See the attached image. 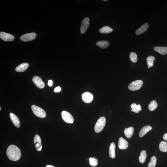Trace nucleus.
Returning <instances> with one entry per match:
<instances>
[{
	"instance_id": "obj_28",
	"label": "nucleus",
	"mask_w": 167,
	"mask_h": 167,
	"mask_svg": "<svg viewBox=\"0 0 167 167\" xmlns=\"http://www.w3.org/2000/svg\"><path fill=\"white\" fill-rule=\"evenodd\" d=\"M90 165L92 167H95L98 164V160L97 158L91 157L89 158Z\"/></svg>"
},
{
	"instance_id": "obj_1",
	"label": "nucleus",
	"mask_w": 167,
	"mask_h": 167,
	"mask_svg": "<svg viewBox=\"0 0 167 167\" xmlns=\"http://www.w3.org/2000/svg\"><path fill=\"white\" fill-rule=\"evenodd\" d=\"M7 155L8 158L10 160L18 161L21 157V151L19 148L15 145H10L7 148Z\"/></svg>"
},
{
	"instance_id": "obj_6",
	"label": "nucleus",
	"mask_w": 167,
	"mask_h": 167,
	"mask_svg": "<svg viewBox=\"0 0 167 167\" xmlns=\"http://www.w3.org/2000/svg\"><path fill=\"white\" fill-rule=\"evenodd\" d=\"M36 37V34L34 33H27L21 36L20 39L21 41L27 42L32 41L35 39Z\"/></svg>"
},
{
	"instance_id": "obj_2",
	"label": "nucleus",
	"mask_w": 167,
	"mask_h": 167,
	"mask_svg": "<svg viewBox=\"0 0 167 167\" xmlns=\"http://www.w3.org/2000/svg\"><path fill=\"white\" fill-rule=\"evenodd\" d=\"M106 123L105 118L101 117L99 118L95 125L94 130L96 133L101 132L104 128Z\"/></svg>"
},
{
	"instance_id": "obj_35",
	"label": "nucleus",
	"mask_w": 167,
	"mask_h": 167,
	"mask_svg": "<svg viewBox=\"0 0 167 167\" xmlns=\"http://www.w3.org/2000/svg\"><path fill=\"white\" fill-rule=\"evenodd\" d=\"M148 68H149L150 67H149V66H148Z\"/></svg>"
},
{
	"instance_id": "obj_21",
	"label": "nucleus",
	"mask_w": 167,
	"mask_h": 167,
	"mask_svg": "<svg viewBox=\"0 0 167 167\" xmlns=\"http://www.w3.org/2000/svg\"><path fill=\"white\" fill-rule=\"evenodd\" d=\"M113 31V29L108 26L102 27V28L100 29L99 31L100 33L103 34H109V33L112 32Z\"/></svg>"
},
{
	"instance_id": "obj_9",
	"label": "nucleus",
	"mask_w": 167,
	"mask_h": 167,
	"mask_svg": "<svg viewBox=\"0 0 167 167\" xmlns=\"http://www.w3.org/2000/svg\"><path fill=\"white\" fill-rule=\"evenodd\" d=\"M33 81L36 85L37 87L39 89L44 88L45 86V84L43 81L41 77L35 76L33 78Z\"/></svg>"
},
{
	"instance_id": "obj_15",
	"label": "nucleus",
	"mask_w": 167,
	"mask_h": 167,
	"mask_svg": "<svg viewBox=\"0 0 167 167\" xmlns=\"http://www.w3.org/2000/svg\"><path fill=\"white\" fill-rule=\"evenodd\" d=\"M116 145L114 142L111 143L109 149V156L112 158L114 159L116 158Z\"/></svg>"
},
{
	"instance_id": "obj_29",
	"label": "nucleus",
	"mask_w": 167,
	"mask_h": 167,
	"mask_svg": "<svg viewBox=\"0 0 167 167\" xmlns=\"http://www.w3.org/2000/svg\"><path fill=\"white\" fill-rule=\"evenodd\" d=\"M130 60L133 63H136L137 60V55L136 53L134 52H132L130 53Z\"/></svg>"
},
{
	"instance_id": "obj_14",
	"label": "nucleus",
	"mask_w": 167,
	"mask_h": 167,
	"mask_svg": "<svg viewBox=\"0 0 167 167\" xmlns=\"http://www.w3.org/2000/svg\"><path fill=\"white\" fill-rule=\"evenodd\" d=\"M29 64L28 63H23L16 67V71L18 72H23L25 71L28 68Z\"/></svg>"
},
{
	"instance_id": "obj_33",
	"label": "nucleus",
	"mask_w": 167,
	"mask_h": 167,
	"mask_svg": "<svg viewBox=\"0 0 167 167\" xmlns=\"http://www.w3.org/2000/svg\"><path fill=\"white\" fill-rule=\"evenodd\" d=\"M46 167H55L53 165H47Z\"/></svg>"
},
{
	"instance_id": "obj_7",
	"label": "nucleus",
	"mask_w": 167,
	"mask_h": 167,
	"mask_svg": "<svg viewBox=\"0 0 167 167\" xmlns=\"http://www.w3.org/2000/svg\"><path fill=\"white\" fill-rule=\"evenodd\" d=\"M90 21L89 18L87 17L85 18L82 21L80 30V32L82 34H84L87 31L89 28Z\"/></svg>"
},
{
	"instance_id": "obj_18",
	"label": "nucleus",
	"mask_w": 167,
	"mask_h": 167,
	"mask_svg": "<svg viewBox=\"0 0 167 167\" xmlns=\"http://www.w3.org/2000/svg\"><path fill=\"white\" fill-rule=\"evenodd\" d=\"M154 50L162 55L167 54V47H156L153 48Z\"/></svg>"
},
{
	"instance_id": "obj_3",
	"label": "nucleus",
	"mask_w": 167,
	"mask_h": 167,
	"mask_svg": "<svg viewBox=\"0 0 167 167\" xmlns=\"http://www.w3.org/2000/svg\"><path fill=\"white\" fill-rule=\"evenodd\" d=\"M31 109L34 114L38 117L44 118L46 116L45 112L41 107L33 105L31 106Z\"/></svg>"
},
{
	"instance_id": "obj_31",
	"label": "nucleus",
	"mask_w": 167,
	"mask_h": 167,
	"mask_svg": "<svg viewBox=\"0 0 167 167\" xmlns=\"http://www.w3.org/2000/svg\"><path fill=\"white\" fill-rule=\"evenodd\" d=\"M48 85L49 86H51L53 85V82L51 80H49L48 81Z\"/></svg>"
},
{
	"instance_id": "obj_20",
	"label": "nucleus",
	"mask_w": 167,
	"mask_h": 167,
	"mask_svg": "<svg viewBox=\"0 0 167 167\" xmlns=\"http://www.w3.org/2000/svg\"><path fill=\"white\" fill-rule=\"evenodd\" d=\"M96 45L102 48L105 49L109 46V43L107 41H99L96 43Z\"/></svg>"
},
{
	"instance_id": "obj_4",
	"label": "nucleus",
	"mask_w": 167,
	"mask_h": 167,
	"mask_svg": "<svg viewBox=\"0 0 167 167\" xmlns=\"http://www.w3.org/2000/svg\"><path fill=\"white\" fill-rule=\"evenodd\" d=\"M143 83V81L142 80H135L129 84L128 88L129 90L131 91L138 90L142 87Z\"/></svg>"
},
{
	"instance_id": "obj_30",
	"label": "nucleus",
	"mask_w": 167,
	"mask_h": 167,
	"mask_svg": "<svg viewBox=\"0 0 167 167\" xmlns=\"http://www.w3.org/2000/svg\"><path fill=\"white\" fill-rule=\"evenodd\" d=\"M61 90V87L60 86H58L56 87L55 89H54V91L55 92H60V91Z\"/></svg>"
},
{
	"instance_id": "obj_24",
	"label": "nucleus",
	"mask_w": 167,
	"mask_h": 167,
	"mask_svg": "<svg viewBox=\"0 0 167 167\" xmlns=\"http://www.w3.org/2000/svg\"><path fill=\"white\" fill-rule=\"evenodd\" d=\"M158 104L156 101L153 100L151 102L148 106L149 110L150 111H153L157 107Z\"/></svg>"
},
{
	"instance_id": "obj_17",
	"label": "nucleus",
	"mask_w": 167,
	"mask_h": 167,
	"mask_svg": "<svg viewBox=\"0 0 167 167\" xmlns=\"http://www.w3.org/2000/svg\"><path fill=\"white\" fill-rule=\"evenodd\" d=\"M149 25L147 23L144 24L142 26L139 28L136 31V35H139L145 32L147 30L149 27Z\"/></svg>"
},
{
	"instance_id": "obj_19",
	"label": "nucleus",
	"mask_w": 167,
	"mask_h": 167,
	"mask_svg": "<svg viewBox=\"0 0 167 167\" xmlns=\"http://www.w3.org/2000/svg\"><path fill=\"white\" fill-rule=\"evenodd\" d=\"M134 129L132 127H130L125 129L124 130V133L125 136L128 138H130L133 135Z\"/></svg>"
},
{
	"instance_id": "obj_22",
	"label": "nucleus",
	"mask_w": 167,
	"mask_h": 167,
	"mask_svg": "<svg viewBox=\"0 0 167 167\" xmlns=\"http://www.w3.org/2000/svg\"><path fill=\"white\" fill-rule=\"evenodd\" d=\"M131 107L132 108L131 110L136 113H138L139 111H141L142 110V107L140 105H137L136 103H134L131 105Z\"/></svg>"
},
{
	"instance_id": "obj_13",
	"label": "nucleus",
	"mask_w": 167,
	"mask_h": 167,
	"mask_svg": "<svg viewBox=\"0 0 167 167\" xmlns=\"http://www.w3.org/2000/svg\"><path fill=\"white\" fill-rule=\"evenodd\" d=\"M129 146V143L123 138H119L118 142V146L119 149H127Z\"/></svg>"
},
{
	"instance_id": "obj_12",
	"label": "nucleus",
	"mask_w": 167,
	"mask_h": 167,
	"mask_svg": "<svg viewBox=\"0 0 167 167\" xmlns=\"http://www.w3.org/2000/svg\"><path fill=\"white\" fill-rule=\"evenodd\" d=\"M10 118L14 125L17 128L20 127V122L18 118L15 114L12 113H10Z\"/></svg>"
},
{
	"instance_id": "obj_10",
	"label": "nucleus",
	"mask_w": 167,
	"mask_h": 167,
	"mask_svg": "<svg viewBox=\"0 0 167 167\" xmlns=\"http://www.w3.org/2000/svg\"><path fill=\"white\" fill-rule=\"evenodd\" d=\"M34 142L36 149L39 151H41L42 148L41 140L39 135L37 134L34 138Z\"/></svg>"
},
{
	"instance_id": "obj_8",
	"label": "nucleus",
	"mask_w": 167,
	"mask_h": 167,
	"mask_svg": "<svg viewBox=\"0 0 167 167\" xmlns=\"http://www.w3.org/2000/svg\"><path fill=\"white\" fill-rule=\"evenodd\" d=\"M81 96L82 100L86 103H91L93 99V95L88 92L83 93Z\"/></svg>"
},
{
	"instance_id": "obj_11",
	"label": "nucleus",
	"mask_w": 167,
	"mask_h": 167,
	"mask_svg": "<svg viewBox=\"0 0 167 167\" xmlns=\"http://www.w3.org/2000/svg\"><path fill=\"white\" fill-rule=\"evenodd\" d=\"M0 37L1 39L5 41H12L14 39L13 35L3 32L0 33Z\"/></svg>"
},
{
	"instance_id": "obj_32",
	"label": "nucleus",
	"mask_w": 167,
	"mask_h": 167,
	"mask_svg": "<svg viewBox=\"0 0 167 167\" xmlns=\"http://www.w3.org/2000/svg\"><path fill=\"white\" fill-rule=\"evenodd\" d=\"M163 138L164 140L167 141V133L165 134L164 135H163Z\"/></svg>"
},
{
	"instance_id": "obj_27",
	"label": "nucleus",
	"mask_w": 167,
	"mask_h": 167,
	"mask_svg": "<svg viewBox=\"0 0 167 167\" xmlns=\"http://www.w3.org/2000/svg\"><path fill=\"white\" fill-rule=\"evenodd\" d=\"M157 158L156 157L153 156L151 158L150 162L148 164V167H155L156 165Z\"/></svg>"
},
{
	"instance_id": "obj_23",
	"label": "nucleus",
	"mask_w": 167,
	"mask_h": 167,
	"mask_svg": "<svg viewBox=\"0 0 167 167\" xmlns=\"http://www.w3.org/2000/svg\"><path fill=\"white\" fill-rule=\"evenodd\" d=\"M147 156L146 151L142 150L141 151L140 155L139 157V159L141 163H143L145 162Z\"/></svg>"
},
{
	"instance_id": "obj_26",
	"label": "nucleus",
	"mask_w": 167,
	"mask_h": 167,
	"mask_svg": "<svg viewBox=\"0 0 167 167\" xmlns=\"http://www.w3.org/2000/svg\"><path fill=\"white\" fill-rule=\"evenodd\" d=\"M155 60V57L152 56H150L147 58L146 59L147 61V64L148 66L150 67H151L153 66L154 62Z\"/></svg>"
},
{
	"instance_id": "obj_25",
	"label": "nucleus",
	"mask_w": 167,
	"mask_h": 167,
	"mask_svg": "<svg viewBox=\"0 0 167 167\" xmlns=\"http://www.w3.org/2000/svg\"><path fill=\"white\" fill-rule=\"evenodd\" d=\"M159 148L160 150L162 152L167 151V142H161L159 144Z\"/></svg>"
},
{
	"instance_id": "obj_34",
	"label": "nucleus",
	"mask_w": 167,
	"mask_h": 167,
	"mask_svg": "<svg viewBox=\"0 0 167 167\" xmlns=\"http://www.w3.org/2000/svg\"><path fill=\"white\" fill-rule=\"evenodd\" d=\"M0 110H1V107H0Z\"/></svg>"
},
{
	"instance_id": "obj_5",
	"label": "nucleus",
	"mask_w": 167,
	"mask_h": 167,
	"mask_svg": "<svg viewBox=\"0 0 167 167\" xmlns=\"http://www.w3.org/2000/svg\"><path fill=\"white\" fill-rule=\"evenodd\" d=\"M61 116L63 120L66 123L71 124L74 123V118L68 112L63 111L61 113Z\"/></svg>"
},
{
	"instance_id": "obj_16",
	"label": "nucleus",
	"mask_w": 167,
	"mask_h": 167,
	"mask_svg": "<svg viewBox=\"0 0 167 167\" xmlns=\"http://www.w3.org/2000/svg\"><path fill=\"white\" fill-rule=\"evenodd\" d=\"M152 129V127L151 126H146L142 128L139 132V136L140 137H142L146 134L148 132Z\"/></svg>"
}]
</instances>
